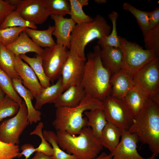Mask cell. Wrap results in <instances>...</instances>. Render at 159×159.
<instances>
[{"mask_svg": "<svg viewBox=\"0 0 159 159\" xmlns=\"http://www.w3.org/2000/svg\"><path fill=\"white\" fill-rule=\"evenodd\" d=\"M94 1L97 4H104L107 2L106 0H94Z\"/></svg>", "mask_w": 159, "mask_h": 159, "instance_id": "obj_46", "label": "cell"}, {"mask_svg": "<svg viewBox=\"0 0 159 159\" xmlns=\"http://www.w3.org/2000/svg\"><path fill=\"white\" fill-rule=\"evenodd\" d=\"M110 95L123 100L127 93L134 86L132 76L124 69L111 75Z\"/></svg>", "mask_w": 159, "mask_h": 159, "instance_id": "obj_16", "label": "cell"}, {"mask_svg": "<svg viewBox=\"0 0 159 159\" xmlns=\"http://www.w3.org/2000/svg\"><path fill=\"white\" fill-rule=\"evenodd\" d=\"M100 56L103 65L111 75L123 69V56L120 48L105 47L101 49Z\"/></svg>", "mask_w": 159, "mask_h": 159, "instance_id": "obj_17", "label": "cell"}, {"mask_svg": "<svg viewBox=\"0 0 159 159\" xmlns=\"http://www.w3.org/2000/svg\"><path fill=\"white\" fill-rule=\"evenodd\" d=\"M50 16L54 22V29L52 35L57 39L56 44L63 45L69 49L71 34L76 23L71 18L53 15Z\"/></svg>", "mask_w": 159, "mask_h": 159, "instance_id": "obj_15", "label": "cell"}, {"mask_svg": "<svg viewBox=\"0 0 159 159\" xmlns=\"http://www.w3.org/2000/svg\"><path fill=\"white\" fill-rule=\"evenodd\" d=\"M54 26H49L45 30H40L29 28L24 30L29 37L40 47L49 48L56 44L52 37Z\"/></svg>", "mask_w": 159, "mask_h": 159, "instance_id": "obj_24", "label": "cell"}, {"mask_svg": "<svg viewBox=\"0 0 159 159\" xmlns=\"http://www.w3.org/2000/svg\"><path fill=\"white\" fill-rule=\"evenodd\" d=\"M64 91L62 77L61 76L55 84L44 88L35 97L36 99L35 109L39 110L46 104L54 103Z\"/></svg>", "mask_w": 159, "mask_h": 159, "instance_id": "obj_21", "label": "cell"}, {"mask_svg": "<svg viewBox=\"0 0 159 159\" xmlns=\"http://www.w3.org/2000/svg\"><path fill=\"white\" fill-rule=\"evenodd\" d=\"M25 28L14 27L0 29V44L5 47L11 44L16 39Z\"/></svg>", "mask_w": 159, "mask_h": 159, "instance_id": "obj_36", "label": "cell"}, {"mask_svg": "<svg viewBox=\"0 0 159 159\" xmlns=\"http://www.w3.org/2000/svg\"><path fill=\"white\" fill-rule=\"evenodd\" d=\"M87 119V126L90 127L94 134L99 140L107 121L103 109H97L84 112Z\"/></svg>", "mask_w": 159, "mask_h": 159, "instance_id": "obj_25", "label": "cell"}, {"mask_svg": "<svg viewBox=\"0 0 159 159\" xmlns=\"http://www.w3.org/2000/svg\"><path fill=\"white\" fill-rule=\"evenodd\" d=\"M127 130L135 134L139 141L147 145L157 157L159 153V105L149 98Z\"/></svg>", "mask_w": 159, "mask_h": 159, "instance_id": "obj_2", "label": "cell"}, {"mask_svg": "<svg viewBox=\"0 0 159 159\" xmlns=\"http://www.w3.org/2000/svg\"><path fill=\"white\" fill-rule=\"evenodd\" d=\"M69 50L60 44L45 48L41 55L43 67L51 82L57 80L61 75L63 67L67 59Z\"/></svg>", "mask_w": 159, "mask_h": 159, "instance_id": "obj_10", "label": "cell"}, {"mask_svg": "<svg viewBox=\"0 0 159 159\" xmlns=\"http://www.w3.org/2000/svg\"><path fill=\"white\" fill-rule=\"evenodd\" d=\"M19 105L6 96L0 102V122L7 117H12L18 112Z\"/></svg>", "mask_w": 159, "mask_h": 159, "instance_id": "obj_35", "label": "cell"}, {"mask_svg": "<svg viewBox=\"0 0 159 159\" xmlns=\"http://www.w3.org/2000/svg\"><path fill=\"white\" fill-rule=\"evenodd\" d=\"M108 16L112 24L111 32L108 35L98 39L97 42L98 45L101 49L107 46L120 49V37L118 35L117 30V21L118 18V14L117 12L113 11L108 14Z\"/></svg>", "mask_w": 159, "mask_h": 159, "instance_id": "obj_27", "label": "cell"}, {"mask_svg": "<svg viewBox=\"0 0 159 159\" xmlns=\"http://www.w3.org/2000/svg\"><path fill=\"white\" fill-rule=\"evenodd\" d=\"M43 127V123L40 122L34 130L30 133V135H37L41 140L40 144L38 147L35 148L36 152H41L50 157L53 155L54 151L50 144L48 143L43 135L42 129Z\"/></svg>", "mask_w": 159, "mask_h": 159, "instance_id": "obj_37", "label": "cell"}, {"mask_svg": "<svg viewBox=\"0 0 159 159\" xmlns=\"http://www.w3.org/2000/svg\"><path fill=\"white\" fill-rule=\"evenodd\" d=\"M43 135L46 140L52 146L54 154L50 157V159H77L73 155L68 154L59 147L58 143L56 134L52 131L44 130Z\"/></svg>", "mask_w": 159, "mask_h": 159, "instance_id": "obj_31", "label": "cell"}, {"mask_svg": "<svg viewBox=\"0 0 159 159\" xmlns=\"http://www.w3.org/2000/svg\"><path fill=\"white\" fill-rule=\"evenodd\" d=\"M0 68L12 79H21L14 67L13 54L0 44Z\"/></svg>", "mask_w": 159, "mask_h": 159, "instance_id": "obj_29", "label": "cell"}, {"mask_svg": "<svg viewBox=\"0 0 159 159\" xmlns=\"http://www.w3.org/2000/svg\"><path fill=\"white\" fill-rule=\"evenodd\" d=\"M86 96L81 84L70 86L64 90L54 102L56 108L73 107L77 106Z\"/></svg>", "mask_w": 159, "mask_h": 159, "instance_id": "obj_18", "label": "cell"}, {"mask_svg": "<svg viewBox=\"0 0 159 159\" xmlns=\"http://www.w3.org/2000/svg\"><path fill=\"white\" fill-rule=\"evenodd\" d=\"M139 141L135 134L122 130L120 141L112 153V159H147L137 151V144Z\"/></svg>", "mask_w": 159, "mask_h": 159, "instance_id": "obj_13", "label": "cell"}, {"mask_svg": "<svg viewBox=\"0 0 159 159\" xmlns=\"http://www.w3.org/2000/svg\"><path fill=\"white\" fill-rule=\"evenodd\" d=\"M13 59L14 69L21 79L22 83L31 92L35 98L44 88L32 69L23 62L19 56L13 54Z\"/></svg>", "mask_w": 159, "mask_h": 159, "instance_id": "obj_14", "label": "cell"}, {"mask_svg": "<svg viewBox=\"0 0 159 159\" xmlns=\"http://www.w3.org/2000/svg\"><path fill=\"white\" fill-rule=\"evenodd\" d=\"M41 55L36 54L35 57H30L25 54L19 56L32 69L37 77L42 87L44 88L51 85L50 81L46 75L44 70Z\"/></svg>", "mask_w": 159, "mask_h": 159, "instance_id": "obj_26", "label": "cell"}, {"mask_svg": "<svg viewBox=\"0 0 159 159\" xmlns=\"http://www.w3.org/2000/svg\"><path fill=\"white\" fill-rule=\"evenodd\" d=\"M122 8L124 10L130 12L135 16L142 32L143 37L150 31L149 23L148 11L139 9L127 2L123 4Z\"/></svg>", "mask_w": 159, "mask_h": 159, "instance_id": "obj_30", "label": "cell"}, {"mask_svg": "<svg viewBox=\"0 0 159 159\" xmlns=\"http://www.w3.org/2000/svg\"><path fill=\"white\" fill-rule=\"evenodd\" d=\"M21 149L22 152L20 154L21 156L23 155L25 156V159H28L34 152H36L35 148L30 144L23 145L21 146Z\"/></svg>", "mask_w": 159, "mask_h": 159, "instance_id": "obj_42", "label": "cell"}, {"mask_svg": "<svg viewBox=\"0 0 159 159\" xmlns=\"http://www.w3.org/2000/svg\"><path fill=\"white\" fill-rule=\"evenodd\" d=\"M122 130L108 122L103 129L99 139L103 147L112 153L120 142Z\"/></svg>", "mask_w": 159, "mask_h": 159, "instance_id": "obj_23", "label": "cell"}, {"mask_svg": "<svg viewBox=\"0 0 159 159\" xmlns=\"http://www.w3.org/2000/svg\"><path fill=\"white\" fill-rule=\"evenodd\" d=\"M149 23L150 30L159 26V7L148 12Z\"/></svg>", "mask_w": 159, "mask_h": 159, "instance_id": "obj_41", "label": "cell"}, {"mask_svg": "<svg viewBox=\"0 0 159 159\" xmlns=\"http://www.w3.org/2000/svg\"><path fill=\"white\" fill-rule=\"evenodd\" d=\"M16 9V7L10 4L7 0H0V26L7 16Z\"/></svg>", "mask_w": 159, "mask_h": 159, "instance_id": "obj_40", "label": "cell"}, {"mask_svg": "<svg viewBox=\"0 0 159 159\" xmlns=\"http://www.w3.org/2000/svg\"><path fill=\"white\" fill-rule=\"evenodd\" d=\"M86 61L80 57L71 47L61 76L64 91L70 86L81 84Z\"/></svg>", "mask_w": 159, "mask_h": 159, "instance_id": "obj_11", "label": "cell"}, {"mask_svg": "<svg viewBox=\"0 0 159 159\" xmlns=\"http://www.w3.org/2000/svg\"><path fill=\"white\" fill-rule=\"evenodd\" d=\"M30 159H50V157L40 152H36L34 156Z\"/></svg>", "mask_w": 159, "mask_h": 159, "instance_id": "obj_44", "label": "cell"}, {"mask_svg": "<svg viewBox=\"0 0 159 159\" xmlns=\"http://www.w3.org/2000/svg\"><path fill=\"white\" fill-rule=\"evenodd\" d=\"M156 157L154 154H153L151 156L147 159H157Z\"/></svg>", "mask_w": 159, "mask_h": 159, "instance_id": "obj_47", "label": "cell"}, {"mask_svg": "<svg viewBox=\"0 0 159 159\" xmlns=\"http://www.w3.org/2000/svg\"><path fill=\"white\" fill-rule=\"evenodd\" d=\"M21 27L37 29L36 25L24 19L15 10L9 14L0 26V29Z\"/></svg>", "mask_w": 159, "mask_h": 159, "instance_id": "obj_34", "label": "cell"}, {"mask_svg": "<svg viewBox=\"0 0 159 159\" xmlns=\"http://www.w3.org/2000/svg\"><path fill=\"white\" fill-rule=\"evenodd\" d=\"M56 134L60 148L77 159H92L103 149L91 128L87 126L84 127L77 136L59 131H57Z\"/></svg>", "mask_w": 159, "mask_h": 159, "instance_id": "obj_4", "label": "cell"}, {"mask_svg": "<svg viewBox=\"0 0 159 159\" xmlns=\"http://www.w3.org/2000/svg\"><path fill=\"white\" fill-rule=\"evenodd\" d=\"M112 155L110 153L109 154L103 152L96 158L92 159H112Z\"/></svg>", "mask_w": 159, "mask_h": 159, "instance_id": "obj_43", "label": "cell"}, {"mask_svg": "<svg viewBox=\"0 0 159 159\" xmlns=\"http://www.w3.org/2000/svg\"><path fill=\"white\" fill-rule=\"evenodd\" d=\"M21 156L18 145L7 144L0 140V159H13Z\"/></svg>", "mask_w": 159, "mask_h": 159, "instance_id": "obj_39", "label": "cell"}, {"mask_svg": "<svg viewBox=\"0 0 159 159\" xmlns=\"http://www.w3.org/2000/svg\"><path fill=\"white\" fill-rule=\"evenodd\" d=\"M6 95L0 87V102L3 100Z\"/></svg>", "mask_w": 159, "mask_h": 159, "instance_id": "obj_45", "label": "cell"}, {"mask_svg": "<svg viewBox=\"0 0 159 159\" xmlns=\"http://www.w3.org/2000/svg\"><path fill=\"white\" fill-rule=\"evenodd\" d=\"M143 37L145 49L154 50L159 58V26L150 30Z\"/></svg>", "mask_w": 159, "mask_h": 159, "instance_id": "obj_38", "label": "cell"}, {"mask_svg": "<svg viewBox=\"0 0 159 159\" xmlns=\"http://www.w3.org/2000/svg\"><path fill=\"white\" fill-rule=\"evenodd\" d=\"M51 15L64 16L69 14L70 3L67 0H42Z\"/></svg>", "mask_w": 159, "mask_h": 159, "instance_id": "obj_32", "label": "cell"}, {"mask_svg": "<svg viewBox=\"0 0 159 159\" xmlns=\"http://www.w3.org/2000/svg\"><path fill=\"white\" fill-rule=\"evenodd\" d=\"M134 86L159 105V58L147 63L132 75Z\"/></svg>", "mask_w": 159, "mask_h": 159, "instance_id": "obj_6", "label": "cell"}, {"mask_svg": "<svg viewBox=\"0 0 159 159\" xmlns=\"http://www.w3.org/2000/svg\"><path fill=\"white\" fill-rule=\"evenodd\" d=\"M5 47L16 56L25 54L29 52H34L42 55L44 50L37 45L24 31L20 33L15 41Z\"/></svg>", "mask_w": 159, "mask_h": 159, "instance_id": "obj_19", "label": "cell"}, {"mask_svg": "<svg viewBox=\"0 0 159 159\" xmlns=\"http://www.w3.org/2000/svg\"><path fill=\"white\" fill-rule=\"evenodd\" d=\"M29 124L27 109L23 101L17 114L0 124V140L7 144L18 145L21 135Z\"/></svg>", "mask_w": 159, "mask_h": 159, "instance_id": "obj_8", "label": "cell"}, {"mask_svg": "<svg viewBox=\"0 0 159 159\" xmlns=\"http://www.w3.org/2000/svg\"><path fill=\"white\" fill-rule=\"evenodd\" d=\"M102 102L107 121L122 130H128L134 118L124 101L110 95Z\"/></svg>", "mask_w": 159, "mask_h": 159, "instance_id": "obj_9", "label": "cell"}, {"mask_svg": "<svg viewBox=\"0 0 159 159\" xmlns=\"http://www.w3.org/2000/svg\"><path fill=\"white\" fill-rule=\"evenodd\" d=\"M13 87L18 95L22 98L28 111V118L29 124L36 123L40 121L41 113L40 111L35 109L32 100L34 97L31 92L23 85L21 79H12Z\"/></svg>", "mask_w": 159, "mask_h": 159, "instance_id": "obj_20", "label": "cell"}, {"mask_svg": "<svg viewBox=\"0 0 159 159\" xmlns=\"http://www.w3.org/2000/svg\"><path fill=\"white\" fill-rule=\"evenodd\" d=\"M111 29L105 18L97 14L91 22L76 24L71 34L70 47H74L78 56L86 61L85 53L86 45L94 39L108 35Z\"/></svg>", "mask_w": 159, "mask_h": 159, "instance_id": "obj_5", "label": "cell"}, {"mask_svg": "<svg viewBox=\"0 0 159 159\" xmlns=\"http://www.w3.org/2000/svg\"><path fill=\"white\" fill-rule=\"evenodd\" d=\"M123 56V69L132 75L152 59L158 57L153 50L143 49L135 43L119 36Z\"/></svg>", "mask_w": 159, "mask_h": 159, "instance_id": "obj_7", "label": "cell"}, {"mask_svg": "<svg viewBox=\"0 0 159 159\" xmlns=\"http://www.w3.org/2000/svg\"><path fill=\"white\" fill-rule=\"evenodd\" d=\"M97 109H103L102 102L86 95L75 107L57 108L52 125L57 131L65 132L70 135H78L87 126V120L83 117V113Z\"/></svg>", "mask_w": 159, "mask_h": 159, "instance_id": "obj_3", "label": "cell"}, {"mask_svg": "<svg viewBox=\"0 0 159 159\" xmlns=\"http://www.w3.org/2000/svg\"><path fill=\"white\" fill-rule=\"evenodd\" d=\"M93 50L87 54L81 85L87 96L102 101L110 95L111 75L102 64L100 47L96 45Z\"/></svg>", "mask_w": 159, "mask_h": 159, "instance_id": "obj_1", "label": "cell"}, {"mask_svg": "<svg viewBox=\"0 0 159 159\" xmlns=\"http://www.w3.org/2000/svg\"><path fill=\"white\" fill-rule=\"evenodd\" d=\"M149 98L134 86L127 93L123 100L135 118L143 108Z\"/></svg>", "mask_w": 159, "mask_h": 159, "instance_id": "obj_22", "label": "cell"}, {"mask_svg": "<svg viewBox=\"0 0 159 159\" xmlns=\"http://www.w3.org/2000/svg\"><path fill=\"white\" fill-rule=\"evenodd\" d=\"M70 6L69 14L71 19L76 23L79 24L90 23L92 21L94 18L86 14L82 7L88 4V0H69Z\"/></svg>", "mask_w": 159, "mask_h": 159, "instance_id": "obj_28", "label": "cell"}, {"mask_svg": "<svg viewBox=\"0 0 159 159\" xmlns=\"http://www.w3.org/2000/svg\"><path fill=\"white\" fill-rule=\"evenodd\" d=\"M16 7L24 19L35 25L42 24L50 16L42 0H19Z\"/></svg>", "mask_w": 159, "mask_h": 159, "instance_id": "obj_12", "label": "cell"}, {"mask_svg": "<svg viewBox=\"0 0 159 159\" xmlns=\"http://www.w3.org/2000/svg\"><path fill=\"white\" fill-rule=\"evenodd\" d=\"M0 87L6 96L13 100L19 106L21 104L23 101L15 90L12 79L0 68Z\"/></svg>", "mask_w": 159, "mask_h": 159, "instance_id": "obj_33", "label": "cell"}]
</instances>
